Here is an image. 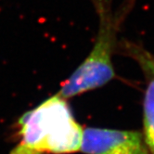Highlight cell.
<instances>
[{
    "instance_id": "5",
    "label": "cell",
    "mask_w": 154,
    "mask_h": 154,
    "mask_svg": "<svg viewBox=\"0 0 154 154\" xmlns=\"http://www.w3.org/2000/svg\"><path fill=\"white\" fill-rule=\"evenodd\" d=\"M123 47L127 50L129 55L139 63L145 73L152 74L154 76V55L133 44L126 43V46L124 45Z\"/></svg>"
},
{
    "instance_id": "2",
    "label": "cell",
    "mask_w": 154,
    "mask_h": 154,
    "mask_svg": "<svg viewBox=\"0 0 154 154\" xmlns=\"http://www.w3.org/2000/svg\"><path fill=\"white\" fill-rule=\"evenodd\" d=\"M98 16L95 45L86 59L62 84L57 94L68 99L105 86L115 76L111 57L117 45V34L134 2L112 9L111 0H91Z\"/></svg>"
},
{
    "instance_id": "1",
    "label": "cell",
    "mask_w": 154,
    "mask_h": 154,
    "mask_svg": "<svg viewBox=\"0 0 154 154\" xmlns=\"http://www.w3.org/2000/svg\"><path fill=\"white\" fill-rule=\"evenodd\" d=\"M11 137L17 144L9 154H69L80 151L83 128L56 94L20 116Z\"/></svg>"
},
{
    "instance_id": "4",
    "label": "cell",
    "mask_w": 154,
    "mask_h": 154,
    "mask_svg": "<svg viewBox=\"0 0 154 154\" xmlns=\"http://www.w3.org/2000/svg\"><path fill=\"white\" fill-rule=\"evenodd\" d=\"M148 77V83L145 91L143 104V122H144V138L148 149H154V76L146 73Z\"/></svg>"
},
{
    "instance_id": "3",
    "label": "cell",
    "mask_w": 154,
    "mask_h": 154,
    "mask_svg": "<svg viewBox=\"0 0 154 154\" xmlns=\"http://www.w3.org/2000/svg\"><path fill=\"white\" fill-rule=\"evenodd\" d=\"M80 151L85 154H150L139 132L98 127L83 129Z\"/></svg>"
},
{
    "instance_id": "6",
    "label": "cell",
    "mask_w": 154,
    "mask_h": 154,
    "mask_svg": "<svg viewBox=\"0 0 154 154\" xmlns=\"http://www.w3.org/2000/svg\"><path fill=\"white\" fill-rule=\"evenodd\" d=\"M151 154H154V149H153V151H152V152H151Z\"/></svg>"
}]
</instances>
